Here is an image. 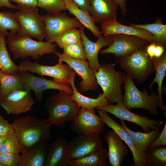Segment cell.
I'll return each instance as SVG.
<instances>
[{"mask_svg": "<svg viewBox=\"0 0 166 166\" xmlns=\"http://www.w3.org/2000/svg\"><path fill=\"white\" fill-rule=\"evenodd\" d=\"M46 144L35 146L22 153L19 166H44L47 156Z\"/></svg>", "mask_w": 166, "mask_h": 166, "instance_id": "484cf974", "label": "cell"}, {"mask_svg": "<svg viewBox=\"0 0 166 166\" xmlns=\"http://www.w3.org/2000/svg\"><path fill=\"white\" fill-rule=\"evenodd\" d=\"M22 153L20 145L14 132L8 135L0 148V154Z\"/></svg>", "mask_w": 166, "mask_h": 166, "instance_id": "8d00e7d4", "label": "cell"}, {"mask_svg": "<svg viewBox=\"0 0 166 166\" xmlns=\"http://www.w3.org/2000/svg\"><path fill=\"white\" fill-rule=\"evenodd\" d=\"M27 34L9 33L7 42L14 58L24 59L29 57L35 60L39 56L54 53L57 45L48 42L36 41Z\"/></svg>", "mask_w": 166, "mask_h": 166, "instance_id": "3957f363", "label": "cell"}, {"mask_svg": "<svg viewBox=\"0 0 166 166\" xmlns=\"http://www.w3.org/2000/svg\"><path fill=\"white\" fill-rule=\"evenodd\" d=\"M17 34L20 30V25L15 14L10 11H0V32L8 36L9 33Z\"/></svg>", "mask_w": 166, "mask_h": 166, "instance_id": "1f68e13d", "label": "cell"}, {"mask_svg": "<svg viewBox=\"0 0 166 166\" xmlns=\"http://www.w3.org/2000/svg\"><path fill=\"white\" fill-rule=\"evenodd\" d=\"M165 48L162 46L156 45L154 57L158 58L160 57L164 51Z\"/></svg>", "mask_w": 166, "mask_h": 166, "instance_id": "bcb514c9", "label": "cell"}, {"mask_svg": "<svg viewBox=\"0 0 166 166\" xmlns=\"http://www.w3.org/2000/svg\"><path fill=\"white\" fill-rule=\"evenodd\" d=\"M15 3L20 9L37 7V0H9Z\"/></svg>", "mask_w": 166, "mask_h": 166, "instance_id": "60d3db41", "label": "cell"}, {"mask_svg": "<svg viewBox=\"0 0 166 166\" xmlns=\"http://www.w3.org/2000/svg\"><path fill=\"white\" fill-rule=\"evenodd\" d=\"M110 36L113 39L112 43L108 48L100 50V54L113 53L116 58L125 56L150 43L133 35L118 34Z\"/></svg>", "mask_w": 166, "mask_h": 166, "instance_id": "4fadbf2b", "label": "cell"}, {"mask_svg": "<svg viewBox=\"0 0 166 166\" xmlns=\"http://www.w3.org/2000/svg\"><path fill=\"white\" fill-rule=\"evenodd\" d=\"M67 143L65 139L59 138L50 144L44 166H66L69 165L67 159Z\"/></svg>", "mask_w": 166, "mask_h": 166, "instance_id": "603a6c76", "label": "cell"}, {"mask_svg": "<svg viewBox=\"0 0 166 166\" xmlns=\"http://www.w3.org/2000/svg\"><path fill=\"white\" fill-rule=\"evenodd\" d=\"M89 14L95 22L101 24L117 18L116 0H90Z\"/></svg>", "mask_w": 166, "mask_h": 166, "instance_id": "ffe728a7", "label": "cell"}, {"mask_svg": "<svg viewBox=\"0 0 166 166\" xmlns=\"http://www.w3.org/2000/svg\"><path fill=\"white\" fill-rule=\"evenodd\" d=\"M14 132L12 124L0 115V136H6Z\"/></svg>", "mask_w": 166, "mask_h": 166, "instance_id": "ab89813d", "label": "cell"}, {"mask_svg": "<svg viewBox=\"0 0 166 166\" xmlns=\"http://www.w3.org/2000/svg\"><path fill=\"white\" fill-rule=\"evenodd\" d=\"M76 73L73 70L69 82L73 90L72 98L74 102L80 108L88 109H97L109 104L103 93H100L95 98L87 97L80 93L76 87L74 79Z\"/></svg>", "mask_w": 166, "mask_h": 166, "instance_id": "7402d4cb", "label": "cell"}, {"mask_svg": "<svg viewBox=\"0 0 166 166\" xmlns=\"http://www.w3.org/2000/svg\"><path fill=\"white\" fill-rule=\"evenodd\" d=\"M37 7L45 10L48 14L61 13L66 10L64 0H37Z\"/></svg>", "mask_w": 166, "mask_h": 166, "instance_id": "d590c367", "label": "cell"}, {"mask_svg": "<svg viewBox=\"0 0 166 166\" xmlns=\"http://www.w3.org/2000/svg\"><path fill=\"white\" fill-rule=\"evenodd\" d=\"M153 65L155 71H156V76L149 86L151 89L154 83L156 82L158 84V98L160 101L159 108L161 110L166 111L162 100V83L166 75V51L165 50L162 55L159 57H154Z\"/></svg>", "mask_w": 166, "mask_h": 166, "instance_id": "4316f807", "label": "cell"}, {"mask_svg": "<svg viewBox=\"0 0 166 166\" xmlns=\"http://www.w3.org/2000/svg\"><path fill=\"white\" fill-rule=\"evenodd\" d=\"M95 72L97 82L109 104L122 100L121 86L124 82L125 73L116 71L114 64L110 63L101 64Z\"/></svg>", "mask_w": 166, "mask_h": 166, "instance_id": "8992f818", "label": "cell"}, {"mask_svg": "<svg viewBox=\"0 0 166 166\" xmlns=\"http://www.w3.org/2000/svg\"><path fill=\"white\" fill-rule=\"evenodd\" d=\"M135 27L144 29L153 36V42L156 45L166 46V25L162 23V21L158 19L154 23L145 24H136L129 23Z\"/></svg>", "mask_w": 166, "mask_h": 166, "instance_id": "83f0119b", "label": "cell"}, {"mask_svg": "<svg viewBox=\"0 0 166 166\" xmlns=\"http://www.w3.org/2000/svg\"><path fill=\"white\" fill-rule=\"evenodd\" d=\"M156 45L153 42L149 43L146 48V52L152 59H153Z\"/></svg>", "mask_w": 166, "mask_h": 166, "instance_id": "7bdbcfd3", "label": "cell"}, {"mask_svg": "<svg viewBox=\"0 0 166 166\" xmlns=\"http://www.w3.org/2000/svg\"><path fill=\"white\" fill-rule=\"evenodd\" d=\"M132 80L127 73L123 87L124 94L122 99L125 106L128 110L136 108L146 109L152 116H157V108L160 105L158 95L153 92L150 95L145 88H143V91H141Z\"/></svg>", "mask_w": 166, "mask_h": 166, "instance_id": "5b68a950", "label": "cell"}, {"mask_svg": "<svg viewBox=\"0 0 166 166\" xmlns=\"http://www.w3.org/2000/svg\"><path fill=\"white\" fill-rule=\"evenodd\" d=\"M123 16H127L126 4L127 0H116Z\"/></svg>", "mask_w": 166, "mask_h": 166, "instance_id": "ee69618b", "label": "cell"}, {"mask_svg": "<svg viewBox=\"0 0 166 166\" xmlns=\"http://www.w3.org/2000/svg\"><path fill=\"white\" fill-rule=\"evenodd\" d=\"M18 66L19 72L26 71L41 76L51 77L56 82L62 85H69L73 70L67 64L58 63L53 66L44 65L28 59L20 62Z\"/></svg>", "mask_w": 166, "mask_h": 166, "instance_id": "52a82bcc", "label": "cell"}, {"mask_svg": "<svg viewBox=\"0 0 166 166\" xmlns=\"http://www.w3.org/2000/svg\"><path fill=\"white\" fill-rule=\"evenodd\" d=\"M15 13L20 30L18 34L28 35L39 41L45 38V23L37 7L20 9Z\"/></svg>", "mask_w": 166, "mask_h": 166, "instance_id": "9c48e42d", "label": "cell"}, {"mask_svg": "<svg viewBox=\"0 0 166 166\" xmlns=\"http://www.w3.org/2000/svg\"><path fill=\"white\" fill-rule=\"evenodd\" d=\"M85 28L82 26L79 28V30L86 57L90 68L94 72L97 71L101 65L98 60V53L102 47L109 46L112 43L113 39L110 35L105 38L101 34L97 37L96 42H93L90 40L85 34L84 31Z\"/></svg>", "mask_w": 166, "mask_h": 166, "instance_id": "ac0fdd59", "label": "cell"}, {"mask_svg": "<svg viewBox=\"0 0 166 166\" xmlns=\"http://www.w3.org/2000/svg\"><path fill=\"white\" fill-rule=\"evenodd\" d=\"M95 109L81 108L77 115L71 122V129L79 134H98L104 130L105 124Z\"/></svg>", "mask_w": 166, "mask_h": 166, "instance_id": "9a60e30c", "label": "cell"}, {"mask_svg": "<svg viewBox=\"0 0 166 166\" xmlns=\"http://www.w3.org/2000/svg\"><path fill=\"white\" fill-rule=\"evenodd\" d=\"M62 49H63L62 53L69 57L87 60L81 38L75 43L65 45Z\"/></svg>", "mask_w": 166, "mask_h": 166, "instance_id": "836d02e7", "label": "cell"}, {"mask_svg": "<svg viewBox=\"0 0 166 166\" xmlns=\"http://www.w3.org/2000/svg\"><path fill=\"white\" fill-rule=\"evenodd\" d=\"M24 89L22 80L19 73L15 75H11L3 73L0 71V98L14 91Z\"/></svg>", "mask_w": 166, "mask_h": 166, "instance_id": "f546056e", "label": "cell"}, {"mask_svg": "<svg viewBox=\"0 0 166 166\" xmlns=\"http://www.w3.org/2000/svg\"><path fill=\"white\" fill-rule=\"evenodd\" d=\"M72 95L59 91L47 99L45 106L51 125L63 126L71 122L77 115L81 108L73 101Z\"/></svg>", "mask_w": 166, "mask_h": 166, "instance_id": "7a4b0ae2", "label": "cell"}, {"mask_svg": "<svg viewBox=\"0 0 166 166\" xmlns=\"http://www.w3.org/2000/svg\"><path fill=\"white\" fill-rule=\"evenodd\" d=\"M103 148V141L98 134H80L67 143V159L69 161L81 158Z\"/></svg>", "mask_w": 166, "mask_h": 166, "instance_id": "ba28073f", "label": "cell"}, {"mask_svg": "<svg viewBox=\"0 0 166 166\" xmlns=\"http://www.w3.org/2000/svg\"><path fill=\"white\" fill-rule=\"evenodd\" d=\"M120 122L121 126L132 138L136 148L142 152H144L148 145L155 140L160 133L159 130L160 126L148 132H135L128 127L124 120H120Z\"/></svg>", "mask_w": 166, "mask_h": 166, "instance_id": "cb8c5ba5", "label": "cell"}, {"mask_svg": "<svg viewBox=\"0 0 166 166\" xmlns=\"http://www.w3.org/2000/svg\"><path fill=\"white\" fill-rule=\"evenodd\" d=\"M108 158V151L103 148L85 157L70 160V166H106Z\"/></svg>", "mask_w": 166, "mask_h": 166, "instance_id": "f1b7e54d", "label": "cell"}, {"mask_svg": "<svg viewBox=\"0 0 166 166\" xmlns=\"http://www.w3.org/2000/svg\"><path fill=\"white\" fill-rule=\"evenodd\" d=\"M2 7H6L10 9L20 10L17 6L12 4L9 0H0V9Z\"/></svg>", "mask_w": 166, "mask_h": 166, "instance_id": "f6af8a7d", "label": "cell"}, {"mask_svg": "<svg viewBox=\"0 0 166 166\" xmlns=\"http://www.w3.org/2000/svg\"><path fill=\"white\" fill-rule=\"evenodd\" d=\"M6 138V136H0V148L5 140Z\"/></svg>", "mask_w": 166, "mask_h": 166, "instance_id": "7dc6e473", "label": "cell"}, {"mask_svg": "<svg viewBox=\"0 0 166 166\" xmlns=\"http://www.w3.org/2000/svg\"><path fill=\"white\" fill-rule=\"evenodd\" d=\"M147 46L128 55L116 58V63L120 65L132 79L140 84L144 82L155 72L153 59L146 52Z\"/></svg>", "mask_w": 166, "mask_h": 166, "instance_id": "277c9868", "label": "cell"}, {"mask_svg": "<svg viewBox=\"0 0 166 166\" xmlns=\"http://www.w3.org/2000/svg\"><path fill=\"white\" fill-rule=\"evenodd\" d=\"M12 124L21 153L35 146L46 144L51 136V125L48 118L39 119L28 115L15 119Z\"/></svg>", "mask_w": 166, "mask_h": 166, "instance_id": "6da1fadb", "label": "cell"}, {"mask_svg": "<svg viewBox=\"0 0 166 166\" xmlns=\"http://www.w3.org/2000/svg\"><path fill=\"white\" fill-rule=\"evenodd\" d=\"M54 54L57 56L58 63L64 62L68 65L82 79L79 83V90L81 92L95 90L98 89L95 72L89 67L88 61L69 57L56 51Z\"/></svg>", "mask_w": 166, "mask_h": 166, "instance_id": "8fae6325", "label": "cell"}, {"mask_svg": "<svg viewBox=\"0 0 166 166\" xmlns=\"http://www.w3.org/2000/svg\"><path fill=\"white\" fill-rule=\"evenodd\" d=\"M147 166H166V147L146 149L144 152Z\"/></svg>", "mask_w": 166, "mask_h": 166, "instance_id": "d6a6232c", "label": "cell"}, {"mask_svg": "<svg viewBox=\"0 0 166 166\" xmlns=\"http://www.w3.org/2000/svg\"><path fill=\"white\" fill-rule=\"evenodd\" d=\"M34 101L31 90L24 89L14 91L0 98V105L8 114L18 115L31 110Z\"/></svg>", "mask_w": 166, "mask_h": 166, "instance_id": "2e32d148", "label": "cell"}, {"mask_svg": "<svg viewBox=\"0 0 166 166\" xmlns=\"http://www.w3.org/2000/svg\"><path fill=\"white\" fill-rule=\"evenodd\" d=\"M98 112L104 124L117 133L129 148L133 158V166H147L144 152H141L136 148L132 138L121 126L110 117L106 111L99 109Z\"/></svg>", "mask_w": 166, "mask_h": 166, "instance_id": "e0dca14e", "label": "cell"}, {"mask_svg": "<svg viewBox=\"0 0 166 166\" xmlns=\"http://www.w3.org/2000/svg\"><path fill=\"white\" fill-rule=\"evenodd\" d=\"M101 24V32L105 38H107L111 35L123 34L137 36L150 43L153 42V36L149 32L130 25L122 24L116 18L103 22Z\"/></svg>", "mask_w": 166, "mask_h": 166, "instance_id": "d6986e66", "label": "cell"}, {"mask_svg": "<svg viewBox=\"0 0 166 166\" xmlns=\"http://www.w3.org/2000/svg\"><path fill=\"white\" fill-rule=\"evenodd\" d=\"M104 139L108 147L109 164L113 166H120L128 152L123 140L113 130L108 132Z\"/></svg>", "mask_w": 166, "mask_h": 166, "instance_id": "44dd1931", "label": "cell"}, {"mask_svg": "<svg viewBox=\"0 0 166 166\" xmlns=\"http://www.w3.org/2000/svg\"><path fill=\"white\" fill-rule=\"evenodd\" d=\"M81 39L79 30L75 28L69 29L64 31L60 35L56 44L62 49L65 45L75 43Z\"/></svg>", "mask_w": 166, "mask_h": 166, "instance_id": "e575fe53", "label": "cell"}, {"mask_svg": "<svg viewBox=\"0 0 166 166\" xmlns=\"http://www.w3.org/2000/svg\"><path fill=\"white\" fill-rule=\"evenodd\" d=\"M19 73L22 78L25 89L33 91L37 101L41 102L43 99V91L49 89L63 91L69 94H73L72 89L69 84L62 85L57 84L53 80H48L42 77L33 75L28 71H20Z\"/></svg>", "mask_w": 166, "mask_h": 166, "instance_id": "5bb4252c", "label": "cell"}, {"mask_svg": "<svg viewBox=\"0 0 166 166\" xmlns=\"http://www.w3.org/2000/svg\"><path fill=\"white\" fill-rule=\"evenodd\" d=\"M20 159L19 153L0 154V166H19Z\"/></svg>", "mask_w": 166, "mask_h": 166, "instance_id": "74e56055", "label": "cell"}, {"mask_svg": "<svg viewBox=\"0 0 166 166\" xmlns=\"http://www.w3.org/2000/svg\"><path fill=\"white\" fill-rule=\"evenodd\" d=\"M80 9L89 14L90 0H72Z\"/></svg>", "mask_w": 166, "mask_h": 166, "instance_id": "b9f144b4", "label": "cell"}, {"mask_svg": "<svg viewBox=\"0 0 166 166\" xmlns=\"http://www.w3.org/2000/svg\"><path fill=\"white\" fill-rule=\"evenodd\" d=\"M6 36L0 32V71L5 74L15 75L20 72L18 66L13 62L8 52Z\"/></svg>", "mask_w": 166, "mask_h": 166, "instance_id": "4dcf8cb0", "label": "cell"}, {"mask_svg": "<svg viewBox=\"0 0 166 166\" xmlns=\"http://www.w3.org/2000/svg\"><path fill=\"white\" fill-rule=\"evenodd\" d=\"M66 10L81 23L82 26L90 31L96 37H98L102 33L99 27L95 24L93 18L89 13L79 8L72 0H64Z\"/></svg>", "mask_w": 166, "mask_h": 166, "instance_id": "d4e9b609", "label": "cell"}, {"mask_svg": "<svg viewBox=\"0 0 166 166\" xmlns=\"http://www.w3.org/2000/svg\"><path fill=\"white\" fill-rule=\"evenodd\" d=\"M96 109L102 110L109 113L120 120L129 121L140 126L144 132H148L152 130L156 129L163 123V120L159 121L148 118L146 116L136 114L131 112L124 105L122 100L117 102L116 105H109Z\"/></svg>", "mask_w": 166, "mask_h": 166, "instance_id": "7c38bea8", "label": "cell"}, {"mask_svg": "<svg viewBox=\"0 0 166 166\" xmlns=\"http://www.w3.org/2000/svg\"><path fill=\"white\" fill-rule=\"evenodd\" d=\"M166 146V121L163 128L158 138L150 144L147 149L153 148L157 147Z\"/></svg>", "mask_w": 166, "mask_h": 166, "instance_id": "f35d334b", "label": "cell"}, {"mask_svg": "<svg viewBox=\"0 0 166 166\" xmlns=\"http://www.w3.org/2000/svg\"><path fill=\"white\" fill-rule=\"evenodd\" d=\"M42 18L45 26L46 40L51 43L56 42L60 35L65 30L82 26L76 18H70L65 13H48Z\"/></svg>", "mask_w": 166, "mask_h": 166, "instance_id": "30bf717a", "label": "cell"}, {"mask_svg": "<svg viewBox=\"0 0 166 166\" xmlns=\"http://www.w3.org/2000/svg\"></svg>", "mask_w": 166, "mask_h": 166, "instance_id": "c3c4849f", "label": "cell"}]
</instances>
